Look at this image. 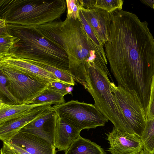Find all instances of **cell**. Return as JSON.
<instances>
[{
    "label": "cell",
    "instance_id": "f1b7e54d",
    "mask_svg": "<svg viewBox=\"0 0 154 154\" xmlns=\"http://www.w3.org/2000/svg\"><path fill=\"white\" fill-rule=\"evenodd\" d=\"M6 27V23L5 20L0 18V29Z\"/></svg>",
    "mask_w": 154,
    "mask_h": 154
},
{
    "label": "cell",
    "instance_id": "8992f818",
    "mask_svg": "<svg viewBox=\"0 0 154 154\" xmlns=\"http://www.w3.org/2000/svg\"><path fill=\"white\" fill-rule=\"evenodd\" d=\"M53 106L62 119L81 131L103 126L108 121L92 104L72 100Z\"/></svg>",
    "mask_w": 154,
    "mask_h": 154
},
{
    "label": "cell",
    "instance_id": "7c38bea8",
    "mask_svg": "<svg viewBox=\"0 0 154 154\" xmlns=\"http://www.w3.org/2000/svg\"><path fill=\"white\" fill-rule=\"evenodd\" d=\"M9 141L30 154H57L55 146L30 132L20 130Z\"/></svg>",
    "mask_w": 154,
    "mask_h": 154
},
{
    "label": "cell",
    "instance_id": "5bb4252c",
    "mask_svg": "<svg viewBox=\"0 0 154 154\" xmlns=\"http://www.w3.org/2000/svg\"><path fill=\"white\" fill-rule=\"evenodd\" d=\"M81 131L62 119L55 112L54 141L58 151L66 150L80 136Z\"/></svg>",
    "mask_w": 154,
    "mask_h": 154
},
{
    "label": "cell",
    "instance_id": "cb8c5ba5",
    "mask_svg": "<svg viewBox=\"0 0 154 154\" xmlns=\"http://www.w3.org/2000/svg\"><path fill=\"white\" fill-rule=\"evenodd\" d=\"M66 17L69 19L80 20L79 11L82 7V0H66Z\"/></svg>",
    "mask_w": 154,
    "mask_h": 154
},
{
    "label": "cell",
    "instance_id": "ac0fdd59",
    "mask_svg": "<svg viewBox=\"0 0 154 154\" xmlns=\"http://www.w3.org/2000/svg\"><path fill=\"white\" fill-rule=\"evenodd\" d=\"M25 59L52 73L60 82L71 85H75V82L72 75L69 71L60 69L43 62L32 60Z\"/></svg>",
    "mask_w": 154,
    "mask_h": 154
},
{
    "label": "cell",
    "instance_id": "1f68e13d",
    "mask_svg": "<svg viewBox=\"0 0 154 154\" xmlns=\"http://www.w3.org/2000/svg\"><path fill=\"white\" fill-rule=\"evenodd\" d=\"M83 0H82V4H83Z\"/></svg>",
    "mask_w": 154,
    "mask_h": 154
},
{
    "label": "cell",
    "instance_id": "8fae6325",
    "mask_svg": "<svg viewBox=\"0 0 154 154\" xmlns=\"http://www.w3.org/2000/svg\"><path fill=\"white\" fill-rule=\"evenodd\" d=\"M52 105L37 107L22 116L0 125V139L9 141L24 127L43 116L53 108Z\"/></svg>",
    "mask_w": 154,
    "mask_h": 154
},
{
    "label": "cell",
    "instance_id": "4316f807",
    "mask_svg": "<svg viewBox=\"0 0 154 154\" xmlns=\"http://www.w3.org/2000/svg\"><path fill=\"white\" fill-rule=\"evenodd\" d=\"M70 86L71 85L60 82L52 81L49 83L48 86L57 90L65 96L68 94L67 88Z\"/></svg>",
    "mask_w": 154,
    "mask_h": 154
},
{
    "label": "cell",
    "instance_id": "4fadbf2b",
    "mask_svg": "<svg viewBox=\"0 0 154 154\" xmlns=\"http://www.w3.org/2000/svg\"><path fill=\"white\" fill-rule=\"evenodd\" d=\"M80 10L99 40L104 45L108 40L110 14L97 8H82Z\"/></svg>",
    "mask_w": 154,
    "mask_h": 154
},
{
    "label": "cell",
    "instance_id": "d6986e66",
    "mask_svg": "<svg viewBox=\"0 0 154 154\" xmlns=\"http://www.w3.org/2000/svg\"><path fill=\"white\" fill-rule=\"evenodd\" d=\"M64 96L57 90L48 86L30 104L51 103L54 105H58L65 102Z\"/></svg>",
    "mask_w": 154,
    "mask_h": 154
},
{
    "label": "cell",
    "instance_id": "ffe728a7",
    "mask_svg": "<svg viewBox=\"0 0 154 154\" xmlns=\"http://www.w3.org/2000/svg\"><path fill=\"white\" fill-rule=\"evenodd\" d=\"M140 139L143 149L149 154H154V119L146 121Z\"/></svg>",
    "mask_w": 154,
    "mask_h": 154
},
{
    "label": "cell",
    "instance_id": "277c9868",
    "mask_svg": "<svg viewBox=\"0 0 154 154\" xmlns=\"http://www.w3.org/2000/svg\"><path fill=\"white\" fill-rule=\"evenodd\" d=\"M64 0H0V18L6 24L36 26L59 19Z\"/></svg>",
    "mask_w": 154,
    "mask_h": 154
},
{
    "label": "cell",
    "instance_id": "2e32d148",
    "mask_svg": "<svg viewBox=\"0 0 154 154\" xmlns=\"http://www.w3.org/2000/svg\"><path fill=\"white\" fill-rule=\"evenodd\" d=\"M53 104L48 103L9 105L0 102V125L20 117L38 106Z\"/></svg>",
    "mask_w": 154,
    "mask_h": 154
},
{
    "label": "cell",
    "instance_id": "d4e9b609",
    "mask_svg": "<svg viewBox=\"0 0 154 154\" xmlns=\"http://www.w3.org/2000/svg\"><path fill=\"white\" fill-rule=\"evenodd\" d=\"M0 154H30L21 147L11 142L10 141H3Z\"/></svg>",
    "mask_w": 154,
    "mask_h": 154
},
{
    "label": "cell",
    "instance_id": "44dd1931",
    "mask_svg": "<svg viewBox=\"0 0 154 154\" xmlns=\"http://www.w3.org/2000/svg\"><path fill=\"white\" fill-rule=\"evenodd\" d=\"M123 3L122 0H89L88 8L100 9L110 14L122 10Z\"/></svg>",
    "mask_w": 154,
    "mask_h": 154
},
{
    "label": "cell",
    "instance_id": "3957f363",
    "mask_svg": "<svg viewBox=\"0 0 154 154\" xmlns=\"http://www.w3.org/2000/svg\"><path fill=\"white\" fill-rule=\"evenodd\" d=\"M8 32L15 37L9 53L18 57L32 60L69 71L68 56L35 30L33 26L6 24Z\"/></svg>",
    "mask_w": 154,
    "mask_h": 154
},
{
    "label": "cell",
    "instance_id": "83f0119b",
    "mask_svg": "<svg viewBox=\"0 0 154 154\" xmlns=\"http://www.w3.org/2000/svg\"><path fill=\"white\" fill-rule=\"evenodd\" d=\"M140 1L142 3L150 7L154 10V0H142Z\"/></svg>",
    "mask_w": 154,
    "mask_h": 154
},
{
    "label": "cell",
    "instance_id": "f546056e",
    "mask_svg": "<svg viewBox=\"0 0 154 154\" xmlns=\"http://www.w3.org/2000/svg\"><path fill=\"white\" fill-rule=\"evenodd\" d=\"M73 89V87L71 86H69L67 88V91L68 94L72 95V92Z\"/></svg>",
    "mask_w": 154,
    "mask_h": 154
},
{
    "label": "cell",
    "instance_id": "9c48e42d",
    "mask_svg": "<svg viewBox=\"0 0 154 154\" xmlns=\"http://www.w3.org/2000/svg\"><path fill=\"white\" fill-rule=\"evenodd\" d=\"M0 65L11 68L38 81L47 83L52 81L60 82L49 72L13 53L9 52L0 58Z\"/></svg>",
    "mask_w": 154,
    "mask_h": 154
},
{
    "label": "cell",
    "instance_id": "9a60e30c",
    "mask_svg": "<svg viewBox=\"0 0 154 154\" xmlns=\"http://www.w3.org/2000/svg\"><path fill=\"white\" fill-rule=\"evenodd\" d=\"M55 113L53 107L46 114L29 123L20 130L37 135L55 147L54 137Z\"/></svg>",
    "mask_w": 154,
    "mask_h": 154
},
{
    "label": "cell",
    "instance_id": "5b68a950",
    "mask_svg": "<svg viewBox=\"0 0 154 154\" xmlns=\"http://www.w3.org/2000/svg\"><path fill=\"white\" fill-rule=\"evenodd\" d=\"M87 85L85 88L94 99V105L119 130L125 131V125L121 109L110 88L106 72L96 66L87 70Z\"/></svg>",
    "mask_w": 154,
    "mask_h": 154
},
{
    "label": "cell",
    "instance_id": "7a4b0ae2",
    "mask_svg": "<svg viewBox=\"0 0 154 154\" xmlns=\"http://www.w3.org/2000/svg\"><path fill=\"white\" fill-rule=\"evenodd\" d=\"M41 35L67 54L69 71L74 81L83 86L87 83V70L91 66L101 68L107 63L103 45H98L86 32L80 20H56L44 25Z\"/></svg>",
    "mask_w": 154,
    "mask_h": 154
},
{
    "label": "cell",
    "instance_id": "7402d4cb",
    "mask_svg": "<svg viewBox=\"0 0 154 154\" xmlns=\"http://www.w3.org/2000/svg\"><path fill=\"white\" fill-rule=\"evenodd\" d=\"M6 77L0 71V102L9 105L20 103L10 92L7 85Z\"/></svg>",
    "mask_w": 154,
    "mask_h": 154
},
{
    "label": "cell",
    "instance_id": "30bf717a",
    "mask_svg": "<svg viewBox=\"0 0 154 154\" xmlns=\"http://www.w3.org/2000/svg\"><path fill=\"white\" fill-rule=\"evenodd\" d=\"M110 145L111 154H137L143 149L140 138L137 136L121 131L115 126L106 134Z\"/></svg>",
    "mask_w": 154,
    "mask_h": 154
},
{
    "label": "cell",
    "instance_id": "4dcf8cb0",
    "mask_svg": "<svg viewBox=\"0 0 154 154\" xmlns=\"http://www.w3.org/2000/svg\"><path fill=\"white\" fill-rule=\"evenodd\" d=\"M137 154H149L146 151L143 149Z\"/></svg>",
    "mask_w": 154,
    "mask_h": 154
},
{
    "label": "cell",
    "instance_id": "ba28073f",
    "mask_svg": "<svg viewBox=\"0 0 154 154\" xmlns=\"http://www.w3.org/2000/svg\"><path fill=\"white\" fill-rule=\"evenodd\" d=\"M10 92L20 104L29 103L48 87L49 83L33 79L11 68L0 65Z\"/></svg>",
    "mask_w": 154,
    "mask_h": 154
},
{
    "label": "cell",
    "instance_id": "484cf974",
    "mask_svg": "<svg viewBox=\"0 0 154 154\" xmlns=\"http://www.w3.org/2000/svg\"><path fill=\"white\" fill-rule=\"evenodd\" d=\"M146 118V120L154 119V75L152 81L149 101Z\"/></svg>",
    "mask_w": 154,
    "mask_h": 154
},
{
    "label": "cell",
    "instance_id": "603a6c76",
    "mask_svg": "<svg viewBox=\"0 0 154 154\" xmlns=\"http://www.w3.org/2000/svg\"><path fill=\"white\" fill-rule=\"evenodd\" d=\"M15 37L10 34L6 27L0 29V58L9 52L14 45Z\"/></svg>",
    "mask_w": 154,
    "mask_h": 154
},
{
    "label": "cell",
    "instance_id": "e0dca14e",
    "mask_svg": "<svg viewBox=\"0 0 154 154\" xmlns=\"http://www.w3.org/2000/svg\"><path fill=\"white\" fill-rule=\"evenodd\" d=\"M65 152V154H106L100 146L81 136Z\"/></svg>",
    "mask_w": 154,
    "mask_h": 154
},
{
    "label": "cell",
    "instance_id": "52a82bcc",
    "mask_svg": "<svg viewBox=\"0 0 154 154\" xmlns=\"http://www.w3.org/2000/svg\"><path fill=\"white\" fill-rule=\"evenodd\" d=\"M110 88L118 103L124 118L125 132L141 138L146 121L143 107L137 96L122 86L110 82Z\"/></svg>",
    "mask_w": 154,
    "mask_h": 154
},
{
    "label": "cell",
    "instance_id": "6da1fadb",
    "mask_svg": "<svg viewBox=\"0 0 154 154\" xmlns=\"http://www.w3.org/2000/svg\"><path fill=\"white\" fill-rule=\"evenodd\" d=\"M146 21L134 14H110L108 40L104 44L110 71L118 85L136 95L143 105L149 101L154 75V38Z\"/></svg>",
    "mask_w": 154,
    "mask_h": 154
}]
</instances>
